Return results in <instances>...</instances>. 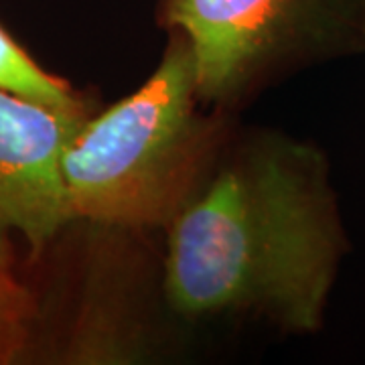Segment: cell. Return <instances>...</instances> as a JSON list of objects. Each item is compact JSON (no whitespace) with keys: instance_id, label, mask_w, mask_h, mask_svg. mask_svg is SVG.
<instances>
[{"instance_id":"6da1fadb","label":"cell","mask_w":365,"mask_h":365,"mask_svg":"<svg viewBox=\"0 0 365 365\" xmlns=\"http://www.w3.org/2000/svg\"><path fill=\"white\" fill-rule=\"evenodd\" d=\"M343 248L325 160L307 146H268L175 213L165 288L181 313L256 309L313 331Z\"/></svg>"},{"instance_id":"7a4b0ae2","label":"cell","mask_w":365,"mask_h":365,"mask_svg":"<svg viewBox=\"0 0 365 365\" xmlns=\"http://www.w3.org/2000/svg\"><path fill=\"white\" fill-rule=\"evenodd\" d=\"M195 96L191 51L177 37L140 90L83 120L61 158L71 220L114 225L173 220L201 146Z\"/></svg>"},{"instance_id":"3957f363","label":"cell","mask_w":365,"mask_h":365,"mask_svg":"<svg viewBox=\"0 0 365 365\" xmlns=\"http://www.w3.org/2000/svg\"><path fill=\"white\" fill-rule=\"evenodd\" d=\"M165 19L207 100L237 91L274 59L365 45V0H165Z\"/></svg>"},{"instance_id":"277c9868","label":"cell","mask_w":365,"mask_h":365,"mask_svg":"<svg viewBox=\"0 0 365 365\" xmlns=\"http://www.w3.org/2000/svg\"><path fill=\"white\" fill-rule=\"evenodd\" d=\"M81 122L0 91V237L16 232L41 248L71 220L61 158Z\"/></svg>"},{"instance_id":"5b68a950","label":"cell","mask_w":365,"mask_h":365,"mask_svg":"<svg viewBox=\"0 0 365 365\" xmlns=\"http://www.w3.org/2000/svg\"><path fill=\"white\" fill-rule=\"evenodd\" d=\"M0 91L59 112H81L63 81L45 73L0 26Z\"/></svg>"}]
</instances>
